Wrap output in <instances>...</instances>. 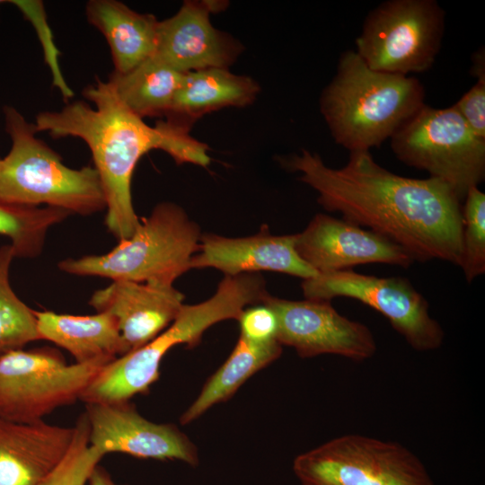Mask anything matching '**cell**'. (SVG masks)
I'll use <instances>...</instances> for the list:
<instances>
[{
  "mask_svg": "<svg viewBox=\"0 0 485 485\" xmlns=\"http://www.w3.org/2000/svg\"><path fill=\"white\" fill-rule=\"evenodd\" d=\"M69 212L52 207H34L0 199V235L11 241L15 258H34L43 248L48 229Z\"/></svg>",
  "mask_w": 485,
  "mask_h": 485,
  "instance_id": "cb8c5ba5",
  "label": "cell"
},
{
  "mask_svg": "<svg viewBox=\"0 0 485 485\" xmlns=\"http://www.w3.org/2000/svg\"><path fill=\"white\" fill-rule=\"evenodd\" d=\"M445 15L435 0L385 1L368 13L355 51L378 72L423 73L439 53Z\"/></svg>",
  "mask_w": 485,
  "mask_h": 485,
  "instance_id": "ba28073f",
  "label": "cell"
},
{
  "mask_svg": "<svg viewBox=\"0 0 485 485\" xmlns=\"http://www.w3.org/2000/svg\"><path fill=\"white\" fill-rule=\"evenodd\" d=\"M14 258L11 244L0 246V357L40 340L34 310L20 299L10 283Z\"/></svg>",
  "mask_w": 485,
  "mask_h": 485,
  "instance_id": "d4e9b609",
  "label": "cell"
},
{
  "mask_svg": "<svg viewBox=\"0 0 485 485\" xmlns=\"http://www.w3.org/2000/svg\"><path fill=\"white\" fill-rule=\"evenodd\" d=\"M184 295L172 285L113 280L95 291L89 304L115 317L126 353L144 346L176 318Z\"/></svg>",
  "mask_w": 485,
  "mask_h": 485,
  "instance_id": "2e32d148",
  "label": "cell"
},
{
  "mask_svg": "<svg viewBox=\"0 0 485 485\" xmlns=\"http://www.w3.org/2000/svg\"><path fill=\"white\" fill-rule=\"evenodd\" d=\"M281 353L282 345L277 340L256 343L240 336L230 356L207 379L180 422L189 424L212 406L230 399L251 376L278 359Z\"/></svg>",
  "mask_w": 485,
  "mask_h": 485,
  "instance_id": "7402d4cb",
  "label": "cell"
},
{
  "mask_svg": "<svg viewBox=\"0 0 485 485\" xmlns=\"http://www.w3.org/2000/svg\"><path fill=\"white\" fill-rule=\"evenodd\" d=\"M295 240V234L275 235L267 226L247 237L202 234L190 269L214 268L225 276L274 271L304 280L315 277L318 273L298 256Z\"/></svg>",
  "mask_w": 485,
  "mask_h": 485,
  "instance_id": "e0dca14e",
  "label": "cell"
},
{
  "mask_svg": "<svg viewBox=\"0 0 485 485\" xmlns=\"http://www.w3.org/2000/svg\"><path fill=\"white\" fill-rule=\"evenodd\" d=\"M424 105L419 79L373 70L355 50L341 53L320 97L331 135L349 152L380 146Z\"/></svg>",
  "mask_w": 485,
  "mask_h": 485,
  "instance_id": "3957f363",
  "label": "cell"
},
{
  "mask_svg": "<svg viewBox=\"0 0 485 485\" xmlns=\"http://www.w3.org/2000/svg\"><path fill=\"white\" fill-rule=\"evenodd\" d=\"M301 287L307 299L348 297L378 311L417 351L435 350L444 341L445 332L431 317L428 301L405 278H380L346 269L319 273L303 280Z\"/></svg>",
  "mask_w": 485,
  "mask_h": 485,
  "instance_id": "8fae6325",
  "label": "cell"
},
{
  "mask_svg": "<svg viewBox=\"0 0 485 485\" xmlns=\"http://www.w3.org/2000/svg\"><path fill=\"white\" fill-rule=\"evenodd\" d=\"M237 321L240 324V336L248 340L266 343L277 340V317L274 312L263 304L245 308Z\"/></svg>",
  "mask_w": 485,
  "mask_h": 485,
  "instance_id": "f1b7e54d",
  "label": "cell"
},
{
  "mask_svg": "<svg viewBox=\"0 0 485 485\" xmlns=\"http://www.w3.org/2000/svg\"><path fill=\"white\" fill-rule=\"evenodd\" d=\"M462 206V268L467 282L485 272V194L469 189Z\"/></svg>",
  "mask_w": 485,
  "mask_h": 485,
  "instance_id": "4316f807",
  "label": "cell"
},
{
  "mask_svg": "<svg viewBox=\"0 0 485 485\" xmlns=\"http://www.w3.org/2000/svg\"><path fill=\"white\" fill-rule=\"evenodd\" d=\"M262 304L277 317V340L302 358L331 354L363 361L376 352L369 328L339 313L331 301L287 300L269 294Z\"/></svg>",
  "mask_w": 485,
  "mask_h": 485,
  "instance_id": "7c38bea8",
  "label": "cell"
},
{
  "mask_svg": "<svg viewBox=\"0 0 485 485\" xmlns=\"http://www.w3.org/2000/svg\"><path fill=\"white\" fill-rule=\"evenodd\" d=\"M293 472L301 485H435L422 461L401 444L356 434L300 454Z\"/></svg>",
  "mask_w": 485,
  "mask_h": 485,
  "instance_id": "9c48e42d",
  "label": "cell"
},
{
  "mask_svg": "<svg viewBox=\"0 0 485 485\" xmlns=\"http://www.w3.org/2000/svg\"><path fill=\"white\" fill-rule=\"evenodd\" d=\"M471 73L477 80H485V52L484 47L473 53Z\"/></svg>",
  "mask_w": 485,
  "mask_h": 485,
  "instance_id": "4dcf8cb0",
  "label": "cell"
},
{
  "mask_svg": "<svg viewBox=\"0 0 485 485\" xmlns=\"http://www.w3.org/2000/svg\"><path fill=\"white\" fill-rule=\"evenodd\" d=\"M317 193L318 203L404 249L416 261L462 260V202L443 181L413 179L379 165L370 151L349 152L346 165L327 166L303 149L279 158Z\"/></svg>",
  "mask_w": 485,
  "mask_h": 485,
  "instance_id": "6da1fadb",
  "label": "cell"
},
{
  "mask_svg": "<svg viewBox=\"0 0 485 485\" xmlns=\"http://www.w3.org/2000/svg\"><path fill=\"white\" fill-rule=\"evenodd\" d=\"M226 5L222 1H185L174 15L159 21L154 56L181 73L229 69L243 46L210 22V13Z\"/></svg>",
  "mask_w": 485,
  "mask_h": 485,
  "instance_id": "5bb4252c",
  "label": "cell"
},
{
  "mask_svg": "<svg viewBox=\"0 0 485 485\" xmlns=\"http://www.w3.org/2000/svg\"><path fill=\"white\" fill-rule=\"evenodd\" d=\"M390 139L401 162L445 183L461 202L484 180L485 139L454 105L435 109L425 104Z\"/></svg>",
  "mask_w": 485,
  "mask_h": 485,
  "instance_id": "52a82bcc",
  "label": "cell"
},
{
  "mask_svg": "<svg viewBox=\"0 0 485 485\" xmlns=\"http://www.w3.org/2000/svg\"><path fill=\"white\" fill-rule=\"evenodd\" d=\"M110 363V362H109ZM108 362L67 365L49 348L12 350L0 357V418L32 423L80 397Z\"/></svg>",
  "mask_w": 485,
  "mask_h": 485,
  "instance_id": "30bf717a",
  "label": "cell"
},
{
  "mask_svg": "<svg viewBox=\"0 0 485 485\" xmlns=\"http://www.w3.org/2000/svg\"><path fill=\"white\" fill-rule=\"evenodd\" d=\"M4 128L12 146L0 162V199L20 205L64 209L70 214L91 215L106 208V200L95 168L72 169L36 137L15 108L4 107Z\"/></svg>",
  "mask_w": 485,
  "mask_h": 485,
  "instance_id": "5b68a950",
  "label": "cell"
},
{
  "mask_svg": "<svg viewBox=\"0 0 485 485\" xmlns=\"http://www.w3.org/2000/svg\"><path fill=\"white\" fill-rule=\"evenodd\" d=\"M260 91L253 78L234 74L227 68L188 72L165 118L190 130L198 119L209 112L251 104Z\"/></svg>",
  "mask_w": 485,
  "mask_h": 485,
  "instance_id": "d6986e66",
  "label": "cell"
},
{
  "mask_svg": "<svg viewBox=\"0 0 485 485\" xmlns=\"http://www.w3.org/2000/svg\"><path fill=\"white\" fill-rule=\"evenodd\" d=\"M40 340L67 350L75 363L110 362L126 354L114 316L108 313L78 316L34 311Z\"/></svg>",
  "mask_w": 485,
  "mask_h": 485,
  "instance_id": "ffe728a7",
  "label": "cell"
},
{
  "mask_svg": "<svg viewBox=\"0 0 485 485\" xmlns=\"http://www.w3.org/2000/svg\"><path fill=\"white\" fill-rule=\"evenodd\" d=\"M201 235L182 207L162 202L140 220L128 239L119 241L108 253L66 259L58 267L77 276L172 285L190 269Z\"/></svg>",
  "mask_w": 485,
  "mask_h": 485,
  "instance_id": "8992f818",
  "label": "cell"
},
{
  "mask_svg": "<svg viewBox=\"0 0 485 485\" xmlns=\"http://www.w3.org/2000/svg\"><path fill=\"white\" fill-rule=\"evenodd\" d=\"M298 256L318 274L384 263L408 268L415 262L401 247L344 219L317 214L295 234Z\"/></svg>",
  "mask_w": 485,
  "mask_h": 485,
  "instance_id": "9a60e30c",
  "label": "cell"
},
{
  "mask_svg": "<svg viewBox=\"0 0 485 485\" xmlns=\"http://www.w3.org/2000/svg\"><path fill=\"white\" fill-rule=\"evenodd\" d=\"M88 22L105 37L114 72L125 74L152 57L156 49L159 21L115 0H92L86 4Z\"/></svg>",
  "mask_w": 485,
  "mask_h": 485,
  "instance_id": "44dd1931",
  "label": "cell"
},
{
  "mask_svg": "<svg viewBox=\"0 0 485 485\" xmlns=\"http://www.w3.org/2000/svg\"><path fill=\"white\" fill-rule=\"evenodd\" d=\"M83 93L95 108L76 101L60 110L39 113L34 128L37 133L76 137L87 144L105 196L106 225L119 242L127 240L140 222L131 196V179L140 158L160 149L178 164L207 167L209 148L192 137L190 129L169 120L147 125L119 101L109 82L96 78Z\"/></svg>",
  "mask_w": 485,
  "mask_h": 485,
  "instance_id": "7a4b0ae2",
  "label": "cell"
},
{
  "mask_svg": "<svg viewBox=\"0 0 485 485\" xmlns=\"http://www.w3.org/2000/svg\"><path fill=\"white\" fill-rule=\"evenodd\" d=\"M89 443L101 454L122 453L137 458L178 460L198 464L196 445L173 424L155 423L128 401L88 403Z\"/></svg>",
  "mask_w": 485,
  "mask_h": 485,
  "instance_id": "4fadbf2b",
  "label": "cell"
},
{
  "mask_svg": "<svg viewBox=\"0 0 485 485\" xmlns=\"http://www.w3.org/2000/svg\"><path fill=\"white\" fill-rule=\"evenodd\" d=\"M4 3H5V1L0 0V6H1Z\"/></svg>",
  "mask_w": 485,
  "mask_h": 485,
  "instance_id": "1f68e13d",
  "label": "cell"
},
{
  "mask_svg": "<svg viewBox=\"0 0 485 485\" xmlns=\"http://www.w3.org/2000/svg\"><path fill=\"white\" fill-rule=\"evenodd\" d=\"M454 105L472 130L485 139V80H477Z\"/></svg>",
  "mask_w": 485,
  "mask_h": 485,
  "instance_id": "f546056e",
  "label": "cell"
},
{
  "mask_svg": "<svg viewBox=\"0 0 485 485\" xmlns=\"http://www.w3.org/2000/svg\"><path fill=\"white\" fill-rule=\"evenodd\" d=\"M9 3L19 8L24 17L35 27L39 38L43 40L46 61H48L53 74V84L60 89L65 99L71 98L73 92L67 86L60 73L57 57L58 52L52 40L51 31L46 21L42 2L14 0L9 1Z\"/></svg>",
  "mask_w": 485,
  "mask_h": 485,
  "instance_id": "83f0119b",
  "label": "cell"
},
{
  "mask_svg": "<svg viewBox=\"0 0 485 485\" xmlns=\"http://www.w3.org/2000/svg\"><path fill=\"white\" fill-rule=\"evenodd\" d=\"M0 162H1V159H0Z\"/></svg>",
  "mask_w": 485,
  "mask_h": 485,
  "instance_id": "d6a6232c",
  "label": "cell"
},
{
  "mask_svg": "<svg viewBox=\"0 0 485 485\" xmlns=\"http://www.w3.org/2000/svg\"><path fill=\"white\" fill-rule=\"evenodd\" d=\"M75 427L0 418V485H40L66 454Z\"/></svg>",
  "mask_w": 485,
  "mask_h": 485,
  "instance_id": "ac0fdd59",
  "label": "cell"
},
{
  "mask_svg": "<svg viewBox=\"0 0 485 485\" xmlns=\"http://www.w3.org/2000/svg\"><path fill=\"white\" fill-rule=\"evenodd\" d=\"M102 456L89 443V424L84 413L75 426L66 454L40 485H120L99 465Z\"/></svg>",
  "mask_w": 485,
  "mask_h": 485,
  "instance_id": "484cf974",
  "label": "cell"
},
{
  "mask_svg": "<svg viewBox=\"0 0 485 485\" xmlns=\"http://www.w3.org/2000/svg\"><path fill=\"white\" fill-rule=\"evenodd\" d=\"M184 75L153 55L125 74L113 72L108 82L119 101L144 119L168 114Z\"/></svg>",
  "mask_w": 485,
  "mask_h": 485,
  "instance_id": "603a6c76",
  "label": "cell"
},
{
  "mask_svg": "<svg viewBox=\"0 0 485 485\" xmlns=\"http://www.w3.org/2000/svg\"><path fill=\"white\" fill-rule=\"evenodd\" d=\"M268 295L259 273L225 276L211 297L196 304H183L174 321L155 338L105 365L80 400L85 404L116 403L148 392L159 378L162 359L171 348L180 344L195 347L209 327L238 320L246 306L262 304Z\"/></svg>",
  "mask_w": 485,
  "mask_h": 485,
  "instance_id": "277c9868",
  "label": "cell"
}]
</instances>
